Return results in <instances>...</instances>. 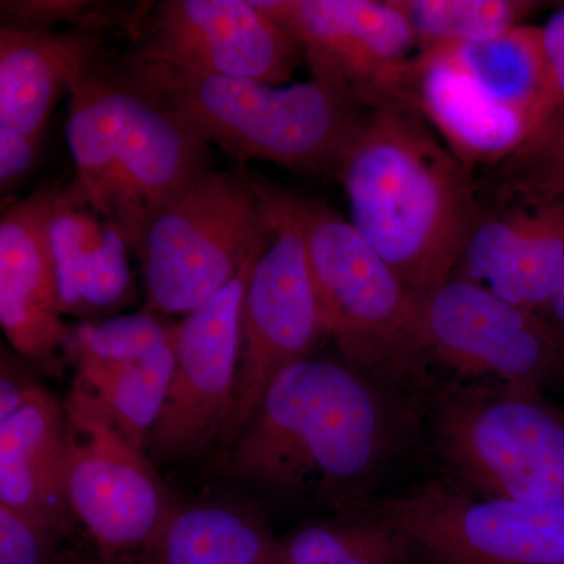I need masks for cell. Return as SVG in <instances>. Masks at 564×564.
I'll use <instances>...</instances> for the list:
<instances>
[{
	"label": "cell",
	"instance_id": "obj_1",
	"mask_svg": "<svg viewBox=\"0 0 564 564\" xmlns=\"http://www.w3.org/2000/svg\"><path fill=\"white\" fill-rule=\"evenodd\" d=\"M408 397L343 358L307 356L273 381L223 448V474L285 502L362 507L419 425Z\"/></svg>",
	"mask_w": 564,
	"mask_h": 564
},
{
	"label": "cell",
	"instance_id": "obj_2",
	"mask_svg": "<svg viewBox=\"0 0 564 564\" xmlns=\"http://www.w3.org/2000/svg\"><path fill=\"white\" fill-rule=\"evenodd\" d=\"M336 177L351 225L415 302L452 280L480 220L478 181L413 104L367 111Z\"/></svg>",
	"mask_w": 564,
	"mask_h": 564
},
{
	"label": "cell",
	"instance_id": "obj_3",
	"mask_svg": "<svg viewBox=\"0 0 564 564\" xmlns=\"http://www.w3.org/2000/svg\"><path fill=\"white\" fill-rule=\"evenodd\" d=\"M66 137L74 203L139 251L151 223L206 173L209 143L107 55L69 93Z\"/></svg>",
	"mask_w": 564,
	"mask_h": 564
},
{
	"label": "cell",
	"instance_id": "obj_4",
	"mask_svg": "<svg viewBox=\"0 0 564 564\" xmlns=\"http://www.w3.org/2000/svg\"><path fill=\"white\" fill-rule=\"evenodd\" d=\"M120 65L207 143L239 162H270L292 172L336 176L367 115L315 79L274 87L188 73L131 55Z\"/></svg>",
	"mask_w": 564,
	"mask_h": 564
},
{
	"label": "cell",
	"instance_id": "obj_5",
	"mask_svg": "<svg viewBox=\"0 0 564 564\" xmlns=\"http://www.w3.org/2000/svg\"><path fill=\"white\" fill-rule=\"evenodd\" d=\"M426 422L447 480L492 499L564 503V410L544 393L445 384Z\"/></svg>",
	"mask_w": 564,
	"mask_h": 564
},
{
	"label": "cell",
	"instance_id": "obj_6",
	"mask_svg": "<svg viewBox=\"0 0 564 564\" xmlns=\"http://www.w3.org/2000/svg\"><path fill=\"white\" fill-rule=\"evenodd\" d=\"M299 210L323 326L340 358L397 388L423 383L422 304L351 221L300 196Z\"/></svg>",
	"mask_w": 564,
	"mask_h": 564
},
{
	"label": "cell",
	"instance_id": "obj_7",
	"mask_svg": "<svg viewBox=\"0 0 564 564\" xmlns=\"http://www.w3.org/2000/svg\"><path fill=\"white\" fill-rule=\"evenodd\" d=\"M267 184L245 172L207 170L151 223L137 256L147 313L191 314L272 242Z\"/></svg>",
	"mask_w": 564,
	"mask_h": 564
},
{
	"label": "cell",
	"instance_id": "obj_8",
	"mask_svg": "<svg viewBox=\"0 0 564 564\" xmlns=\"http://www.w3.org/2000/svg\"><path fill=\"white\" fill-rule=\"evenodd\" d=\"M63 410L66 496L77 524L104 562L139 555L176 503L143 445L76 380Z\"/></svg>",
	"mask_w": 564,
	"mask_h": 564
},
{
	"label": "cell",
	"instance_id": "obj_9",
	"mask_svg": "<svg viewBox=\"0 0 564 564\" xmlns=\"http://www.w3.org/2000/svg\"><path fill=\"white\" fill-rule=\"evenodd\" d=\"M273 237L252 270L242 311V345L223 451L258 410L288 367L313 355L326 337L315 296L299 196L267 184Z\"/></svg>",
	"mask_w": 564,
	"mask_h": 564
},
{
	"label": "cell",
	"instance_id": "obj_10",
	"mask_svg": "<svg viewBox=\"0 0 564 564\" xmlns=\"http://www.w3.org/2000/svg\"><path fill=\"white\" fill-rule=\"evenodd\" d=\"M366 507L423 564H564V503L492 499L434 478Z\"/></svg>",
	"mask_w": 564,
	"mask_h": 564
},
{
	"label": "cell",
	"instance_id": "obj_11",
	"mask_svg": "<svg viewBox=\"0 0 564 564\" xmlns=\"http://www.w3.org/2000/svg\"><path fill=\"white\" fill-rule=\"evenodd\" d=\"M292 33L311 79L358 109L410 104L417 43L397 0H254Z\"/></svg>",
	"mask_w": 564,
	"mask_h": 564
},
{
	"label": "cell",
	"instance_id": "obj_12",
	"mask_svg": "<svg viewBox=\"0 0 564 564\" xmlns=\"http://www.w3.org/2000/svg\"><path fill=\"white\" fill-rule=\"evenodd\" d=\"M429 364L456 383L496 384L544 393L564 388V350L532 311L474 282L451 280L422 304Z\"/></svg>",
	"mask_w": 564,
	"mask_h": 564
},
{
	"label": "cell",
	"instance_id": "obj_13",
	"mask_svg": "<svg viewBox=\"0 0 564 564\" xmlns=\"http://www.w3.org/2000/svg\"><path fill=\"white\" fill-rule=\"evenodd\" d=\"M262 252L214 299L173 323L172 383L148 445L158 462L196 458L220 441L236 391L245 293Z\"/></svg>",
	"mask_w": 564,
	"mask_h": 564
},
{
	"label": "cell",
	"instance_id": "obj_14",
	"mask_svg": "<svg viewBox=\"0 0 564 564\" xmlns=\"http://www.w3.org/2000/svg\"><path fill=\"white\" fill-rule=\"evenodd\" d=\"M133 32L131 57L188 73L280 87L303 63L292 33L254 0H162Z\"/></svg>",
	"mask_w": 564,
	"mask_h": 564
},
{
	"label": "cell",
	"instance_id": "obj_15",
	"mask_svg": "<svg viewBox=\"0 0 564 564\" xmlns=\"http://www.w3.org/2000/svg\"><path fill=\"white\" fill-rule=\"evenodd\" d=\"M58 184L40 188L3 212L0 220V325L11 350L61 375L68 358L61 284L52 243Z\"/></svg>",
	"mask_w": 564,
	"mask_h": 564
},
{
	"label": "cell",
	"instance_id": "obj_16",
	"mask_svg": "<svg viewBox=\"0 0 564 564\" xmlns=\"http://www.w3.org/2000/svg\"><path fill=\"white\" fill-rule=\"evenodd\" d=\"M68 358L74 380L147 448L172 383L173 323L147 311L80 323L70 332Z\"/></svg>",
	"mask_w": 564,
	"mask_h": 564
},
{
	"label": "cell",
	"instance_id": "obj_17",
	"mask_svg": "<svg viewBox=\"0 0 564 564\" xmlns=\"http://www.w3.org/2000/svg\"><path fill=\"white\" fill-rule=\"evenodd\" d=\"M481 209L452 280L540 313L564 261V199Z\"/></svg>",
	"mask_w": 564,
	"mask_h": 564
},
{
	"label": "cell",
	"instance_id": "obj_18",
	"mask_svg": "<svg viewBox=\"0 0 564 564\" xmlns=\"http://www.w3.org/2000/svg\"><path fill=\"white\" fill-rule=\"evenodd\" d=\"M110 33L0 28V126L43 139L55 104L106 55Z\"/></svg>",
	"mask_w": 564,
	"mask_h": 564
},
{
	"label": "cell",
	"instance_id": "obj_19",
	"mask_svg": "<svg viewBox=\"0 0 564 564\" xmlns=\"http://www.w3.org/2000/svg\"><path fill=\"white\" fill-rule=\"evenodd\" d=\"M410 104L473 172H489L513 154L527 137L522 115L494 102L441 52L415 55Z\"/></svg>",
	"mask_w": 564,
	"mask_h": 564
},
{
	"label": "cell",
	"instance_id": "obj_20",
	"mask_svg": "<svg viewBox=\"0 0 564 564\" xmlns=\"http://www.w3.org/2000/svg\"><path fill=\"white\" fill-rule=\"evenodd\" d=\"M65 410L41 386L0 422V505L76 532L65 486Z\"/></svg>",
	"mask_w": 564,
	"mask_h": 564
},
{
	"label": "cell",
	"instance_id": "obj_21",
	"mask_svg": "<svg viewBox=\"0 0 564 564\" xmlns=\"http://www.w3.org/2000/svg\"><path fill=\"white\" fill-rule=\"evenodd\" d=\"M139 564H282L280 536L250 505L207 499L174 505Z\"/></svg>",
	"mask_w": 564,
	"mask_h": 564
},
{
	"label": "cell",
	"instance_id": "obj_22",
	"mask_svg": "<svg viewBox=\"0 0 564 564\" xmlns=\"http://www.w3.org/2000/svg\"><path fill=\"white\" fill-rule=\"evenodd\" d=\"M52 243L65 315L109 313L131 295L128 245L90 207L74 203L65 188L55 202Z\"/></svg>",
	"mask_w": 564,
	"mask_h": 564
},
{
	"label": "cell",
	"instance_id": "obj_23",
	"mask_svg": "<svg viewBox=\"0 0 564 564\" xmlns=\"http://www.w3.org/2000/svg\"><path fill=\"white\" fill-rule=\"evenodd\" d=\"M429 51L447 55L494 102L522 115L529 133L545 82L543 29L521 24L496 39Z\"/></svg>",
	"mask_w": 564,
	"mask_h": 564
},
{
	"label": "cell",
	"instance_id": "obj_24",
	"mask_svg": "<svg viewBox=\"0 0 564 564\" xmlns=\"http://www.w3.org/2000/svg\"><path fill=\"white\" fill-rule=\"evenodd\" d=\"M282 564H414L399 530L369 507L310 519L280 536Z\"/></svg>",
	"mask_w": 564,
	"mask_h": 564
},
{
	"label": "cell",
	"instance_id": "obj_25",
	"mask_svg": "<svg viewBox=\"0 0 564 564\" xmlns=\"http://www.w3.org/2000/svg\"><path fill=\"white\" fill-rule=\"evenodd\" d=\"M478 182L491 206L544 204L564 199V110Z\"/></svg>",
	"mask_w": 564,
	"mask_h": 564
},
{
	"label": "cell",
	"instance_id": "obj_26",
	"mask_svg": "<svg viewBox=\"0 0 564 564\" xmlns=\"http://www.w3.org/2000/svg\"><path fill=\"white\" fill-rule=\"evenodd\" d=\"M417 52L496 39L522 24L538 3L525 0H397Z\"/></svg>",
	"mask_w": 564,
	"mask_h": 564
},
{
	"label": "cell",
	"instance_id": "obj_27",
	"mask_svg": "<svg viewBox=\"0 0 564 564\" xmlns=\"http://www.w3.org/2000/svg\"><path fill=\"white\" fill-rule=\"evenodd\" d=\"M128 14L120 7L93 0H2V28L14 31L54 32L68 29H106L124 25L135 31L144 14Z\"/></svg>",
	"mask_w": 564,
	"mask_h": 564
},
{
	"label": "cell",
	"instance_id": "obj_28",
	"mask_svg": "<svg viewBox=\"0 0 564 564\" xmlns=\"http://www.w3.org/2000/svg\"><path fill=\"white\" fill-rule=\"evenodd\" d=\"M74 532L0 505V564H65Z\"/></svg>",
	"mask_w": 564,
	"mask_h": 564
},
{
	"label": "cell",
	"instance_id": "obj_29",
	"mask_svg": "<svg viewBox=\"0 0 564 564\" xmlns=\"http://www.w3.org/2000/svg\"><path fill=\"white\" fill-rule=\"evenodd\" d=\"M543 29L545 82L540 101L529 122V133L564 110V6L549 18ZM525 137V139H527Z\"/></svg>",
	"mask_w": 564,
	"mask_h": 564
},
{
	"label": "cell",
	"instance_id": "obj_30",
	"mask_svg": "<svg viewBox=\"0 0 564 564\" xmlns=\"http://www.w3.org/2000/svg\"><path fill=\"white\" fill-rule=\"evenodd\" d=\"M21 356L2 347L0 361V422L7 421L31 402L41 388L21 362Z\"/></svg>",
	"mask_w": 564,
	"mask_h": 564
},
{
	"label": "cell",
	"instance_id": "obj_31",
	"mask_svg": "<svg viewBox=\"0 0 564 564\" xmlns=\"http://www.w3.org/2000/svg\"><path fill=\"white\" fill-rule=\"evenodd\" d=\"M40 143L36 137L0 126V187L3 193L31 172Z\"/></svg>",
	"mask_w": 564,
	"mask_h": 564
},
{
	"label": "cell",
	"instance_id": "obj_32",
	"mask_svg": "<svg viewBox=\"0 0 564 564\" xmlns=\"http://www.w3.org/2000/svg\"><path fill=\"white\" fill-rule=\"evenodd\" d=\"M543 318L545 325L554 333L556 340L564 350V261L556 276L554 289L551 296L545 302L543 310L538 313Z\"/></svg>",
	"mask_w": 564,
	"mask_h": 564
},
{
	"label": "cell",
	"instance_id": "obj_33",
	"mask_svg": "<svg viewBox=\"0 0 564 564\" xmlns=\"http://www.w3.org/2000/svg\"><path fill=\"white\" fill-rule=\"evenodd\" d=\"M90 564H139L135 556H129V558L117 560V562H104L98 555L93 554Z\"/></svg>",
	"mask_w": 564,
	"mask_h": 564
},
{
	"label": "cell",
	"instance_id": "obj_34",
	"mask_svg": "<svg viewBox=\"0 0 564 564\" xmlns=\"http://www.w3.org/2000/svg\"><path fill=\"white\" fill-rule=\"evenodd\" d=\"M91 555L76 554L69 558L65 564H90Z\"/></svg>",
	"mask_w": 564,
	"mask_h": 564
}]
</instances>
